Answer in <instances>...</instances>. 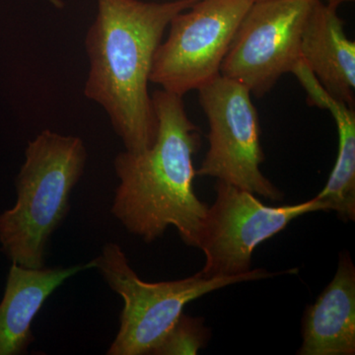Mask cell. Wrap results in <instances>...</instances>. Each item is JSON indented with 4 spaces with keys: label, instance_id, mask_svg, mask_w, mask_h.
I'll use <instances>...</instances> for the list:
<instances>
[{
    "label": "cell",
    "instance_id": "cell-1",
    "mask_svg": "<svg viewBox=\"0 0 355 355\" xmlns=\"http://www.w3.org/2000/svg\"><path fill=\"white\" fill-rule=\"evenodd\" d=\"M197 1L97 0L85 38L84 94L105 110L125 150L139 153L155 142L158 121L148 91L154 55L173 18Z\"/></svg>",
    "mask_w": 355,
    "mask_h": 355
},
{
    "label": "cell",
    "instance_id": "cell-2",
    "mask_svg": "<svg viewBox=\"0 0 355 355\" xmlns=\"http://www.w3.org/2000/svg\"><path fill=\"white\" fill-rule=\"evenodd\" d=\"M151 98L157 137L146 150H125L114 159L120 184L112 214L144 242L155 241L174 226L184 244L198 248L209 209L193 190L200 132L187 114L183 97L160 89Z\"/></svg>",
    "mask_w": 355,
    "mask_h": 355
},
{
    "label": "cell",
    "instance_id": "cell-3",
    "mask_svg": "<svg viewBox=\"0 0 355 355\" xmlns=\"http://www.w3.org/2000/svg\"><path fill=\"white\" fill-rule=\"evenodd\" d=\"M87 150L80 137L44 130L28 144L16 179L17 202L0 216V242L16 265L44 268L46 243L69 210Z\"/></svg>",
    "mask_w": 355,
    "mask_h": 355
},
{
    "label": "cell",
    "instance_id": "cell-4",
    "mask_svg": "<svg viewBox=\"0 0 355 355\" xmlns=\"http://www.w3.org/2000/svg\"><path fill=\"white\" fill-rule=\"evenodd\" d=\"M93 263L125 302L120 330L108 355L151 354L191 301L239 282L279 275L258 268L237 277H203L197 273L184 279L147 282L130 268L127 256L116 243H107Z\"/></svg>",
    "mask_w": 355,
    "mask_h": 355
},
{
    "label": "cell",
    "instance_id": "cell-5",
    "mask_svg": "<svg viewBox=\"0 0 355 355\" xmlns=\"http://www.w3.org/2000/svg\"><path fill=\"white\" fill-rule=\"evenodd\" d=\"M209 121V150L198 176L216 178L254 195L282 200L280 191L261 171L265 160L258 111L241 83L218 76L198 89Z\"/></svg>",
    "mask_w": 355,
    "mask_h": 355
},
{
    "label": "cell",
    "instance_id": "cell-6",
    "mask_svg": "<svg viewBox=\"0 0 355 355\" xmlns=\"http://www.w3.org/2000/svg\"><path fill=\"white\" fill-rule=\"evenodd\" d=\"M254 0H198L177 14L153 58L150 83L183 97L220 76L236 31Z\"/></svg>",
    "mask_w": 355,
    "mask_h": 355
},
{
    "label": "cell",
    "instance_id": "cell-7",
    "mask_svg": "<svg viewBox=\"0 0 355 355\" xmlns=\"http://www.w3.org/2000/svg\"><path fill=\"white\" fill-rule=\"evenodd\" d=\"M216 191V202L207 209L198 239L205 265L198 275L203 277L249 272L252 254L259 245L279 234L298 217L330 210L316 197L297 205L268 207L254 193L225 182L217 181Z\"/></svg>",
    "mask_w": 355,
    "mask_h": 355
},
{
    "label": "cell",
    "instance_id": "cell-8",
    "mask_svg": "<svg viewBox=\"0 0 355 355\" xmlns=\"http://www.w3.org/2000/svg\"><path fill=\"white\" fill-rule=\"evenodd\" d=\"M316 0H256L243 18L220 76L263 97L301 60V38Z\"/></svg>",
    "mask_w": 355,
    "mask_h": 355
},
{
    "label": "cell",
    "instance_id": "cell-9",
    "mask_svg": "<svg viewBox=\"0 0 355 355\" xmlns=\"http://www.w3.org/2000/svg\"><path fill=\"white\" fill-rule=\"evenodd\" d=\"M338 6L316 0L301 38V60L330 94L355 104V43L347 38Z\"/></svg>",
    "mask_w": 355,
    "mask_h": 355
},
{
    "label": "cell",
    "instance_id": "cell-10",
    "mask_svg": "<svg viewBox=\"0 0 355 355\" xmlns=\"http://www.w3.org/2000/svg\"><path fill=\"white\" fill-rule=\"evenodd\" d=\"M299 355L355 354V266L343 252L333 280L306 308Z\"/></svg>",
    "mask_w": 355,
    "mask_h": 355
},
{
    "label": "cell",
    "instance_id": "cell-11",
    "mask_svg": "<svg viewBox=\"0 0 355 355\" xmlns=\"http://www.w3.org/2000/svg\"><path fill=\"white\" fill-rule=\"evenodd\" d=\"M90 268H94L93 261L67 268H28L12 263L0 303V355L26 352L34 340L32 322L46 299L72 275Z\"/></svg>",
    "mask_w": 355,
    "mask_h": 355
},
{
    "label": "cell",
    "instance_id": "cell-12",
    "mask_svg": "<svg viewBox=\"0 0 355 355\" xmlns=\"http://www.w3.org/2000/svg\"><path fill=\"white\" fill-rule=\"evenodd\" d=\"M291 73L304 89L312 106L328 110L338 128L336 164L323 190L316 196L343 221L355 219V113L354 107L334 97L318 81L302 60Z\"/></svg>",
    "mask_w": 355,
    "mask_h": 355
},
{
    "label": "cell",
    "instance_id": "cell-13",
    "mask_svg": "<svg viewBox=\"0 0 355 355\" xmlns=\"http://www.w3.org/2000/svg\"><path fill=\"white\" fill-rule=\"evenodd\" d=\"M209 336L202 318L182 314L151 354L196 355L209 343Z\"/></svg>",
    "mask_w": 355,
    "mask_h": 355
},
{
    "label": "cell",
    "instance_id": "cell-14",
    "mask_svg": "<svg viewBox=\"0 0 355 355\" xmlns=\"http://www.w3.org/2000/svg\"><path fill=\"white\" fill-rule=\"evenodd\" d=\"M46 1L50 2V3L53 4V6H55V7H58V8H60V7L64 6L62 0H46Z\"/></svg>",
    "mask_w": 355,
    "mask_h": 355
}]
</instances>
